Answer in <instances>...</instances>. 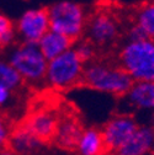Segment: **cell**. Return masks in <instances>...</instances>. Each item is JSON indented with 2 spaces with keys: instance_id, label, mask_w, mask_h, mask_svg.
<instances>
[{
  "instance_id": "obj_6",
  "label": "cell",
  "mask_w": 154,
  "mask_h": 155,
  "mask_svg": "<svg viewBox=\"0 0 154 155\" xmlns=\"http://www.w3.org/2000/svg\"><path fill=\"white\" fill-rule=\"evenodd\" d=\"M62 107L52 104H40L35 105L27 111L26 116L20 120L21 122L36 138L40 139L45 145L53 144L57 128L59 123Z\"/></svg>"
},
{
  "instance_id": "obj_23",
  "label": "cell",
  "mask_w": 154,
  "mask_h": 155,
  "mask_svg": "<svg viewBox=\"0 0 154 155\" xmlns=\"http://www.w3.org/2000/svg\"><path fill=\"white\" fill-rule=\"evenodd\" d=\"M0 155H17V154H15L10 148H4V149H2L0 150Z\"/></svg>"
},
{
  "instance_id": "obj_18",
  "label": "cell",
  "mask_w": 154,
  "mask_h": 155,
  "mask_svg": "<svg viewBox=\"0 0 154 155\" xmlns=\"http://www.w3.org/2000/svg\"><path fill=\"white\" fill-rule=\"evenodd\" d=\"M15 37L14 25L10 18L0 14V48L9 46Z\"/></svg>"
},
{
  "instance_id": "obj_16",
  "label": "cell",
  "mask_w": 154,
  "mask_h": 155,
  "mask_svg": "<svg viewBox=\"0 0 154 155\" xmlns=\"http://www.w3.org/2000/svg\"><path fill=\"white\" fill-rule=\"evenodd\" d=\"M136 24L146 32L148 38L154 40V2H148L139 6Z\"/></svg>"
},
{
  "instance_id": "obj_10",
  "label": "cell",
  "mask_w": 154,
  "mask_h": 155,
  "mask_svg": "<svg viewBox=\"0 0 154 155\" xmlns=\"http://www.w3.org/2000/svg\"><path fill=\"white\" fill-rule=\"evenodd\" d=\"M88 33L90 42L95 45H106L116 40L119 26L115 18L107 12H96L88 21Z\"/></svg>"
},
{
  "instance_id": "obj_11",
  "label": "cell",
  "mask_w": 154,
  "mask_h": 155,
  "mask_svg": "<svg viewBox=\"0 0 154 155\" xmlns=\"http://www.w3.org/2000/svg\"><path fill=\"white\" fill-rule=\"evenodd\" d=\"M45 144L21 123L17 122L12 126L8 148H10L17 155H33L38 153Z\"/></svg>"
},
{
  "instance_id": "obj_5",
  "label": "cell",
  "mask_w": 154,
  "mask_h": 155,
  "mask_svg": "<svg viewBox=\"0 0 154 155\" xmlns=\"http://www.w3.org/2000/svg\"><path fill=\"white\" fill-rule=\"evenodd\" d=\"M10 65L22 78L24 83L46 80L48 61L43 57L37 42H25L10 57Z\"/></svg>"
},
{
  "instance_id": "obj_7",
  "label": "cell",
  "mask_w": 154,
  "mask_h": 155,
  "mask_svg": "<svg viewBox=\"0 0 154 155\" xmlns=\"http://www.w3.org/2000/svg\"><path fill=\"white\" fill-rule=\"evenodd\" d=\"M139 123L131 114H117L110 118L101 128L106 155L116 154L133 135Z\"/></svg>"
},
{
  "instance_id": "obj_19",
  "label": "cell",
  "mask_w": 154,
  "mask_h": 155,
  "mask_svg": "<svg viewBox=\"0 0 154 155\" xmlns=\"http://www.w3.org/2000/svg\"><path fill=\"white\" fill-rule=\"evenodd\" d=\"M75 54L78 55V58L80 59V62L85 65L90 62H92L94 55H95V48H94V43L90 41H82L76 45L75 48H73Z\"/></svg>"
},
{
  "instance_id": "obj_25",
  "label": "cell",
  "mask_w": 154,
  "mask_h": 155,
  "mask_svg": "<svg viewBox=\"0 0 154 155\" xmlns=\"http://www.w3.org/2000/svg\"><path fill=\"white\" fill-rule=\"evenodd\" d=\"M113 155H117V154H113Z\"/></svg>"
},
{
  "instance_id": "obj_15",
  "label": "cell",
  "mask_w": 154,
  "mask_h": 155,
  "mask_svg": "<svg viewBox=\"0 0 154 155\" xmlns=\"http://www.w3.org/2000/svg\"><path fill=\"white\" fill-rule=\"evenodd\" d=\"M126 96L136 108L154 111V83L134 81Z\"/></svg>"
},
{
  "instance_id": "obj_20",
  "label": "cell",
  "mask_w": 154,
  "mask_h": 155,
  "mask_svg": "<svg viewBox=\"0 0 154 155\" xmlns=\"http://www.w3.org/2000/svg\"><path fill=\"white\" fill-rule=\"evenodd\" d=\"M12 126L9 116L5 112H0V150L8 147Z\"/></svg>"
},
{
  "instance_id": "obj_9",
  "label": "cell",
  "mask_w": 154,
  "mask_h": 155,
  "mask_svg": "<svg viewBox=\"0 0 154 155\" xmlns=\"http://www.w3.org/2000/svg\"><path fill=\"white\" fill-rule=\"evenodd\" d=\"M17 30L25 42H37L49 31V16L47 8L27 10L18 20Z\"/></svg>"
},
{
  "instance_id": "obj_14",
  "label": "cell",
  "mask_w": 154,
  "mask_h": 155,
  "mask_svg": "<svg viewBox=\"0 0 154 155\" xmlns=\"http://www.w3.org/2000/svg\"><path fill=\"white\" fill-rule=\"evenodd\" d=\"M75 151L78 155H106L100 128H84Z\"/></svg>"
},
{
  "instance_id": "obj_24",
  "label": "cell",
  "mask_w": 154,
  "mask_h": 155,
  "mask_svg": "<svg viewBox=\"0 0 154 155\" xmlns=\"http://www.w3.org/2000/svg\"><path fill=\"white\" fill-rule=\"evenodd\" d=\"M150 155H154V151H153V153H152V154H150Z\"/></svg>"
},
{
  "instance_id": "obj_1",
  "label": "cell",
  "mask_w": 154,
  "mask_h": 155,
  "mask_svg": "<svg viewBox=\"0 0 154 155\" xmlns=\"http://www.w3.org/2000/svg\"><path fill=\"white\" fill-rule=\"evenodd\" d=\"M133 83V79L119 64L90 62L84 65L82 86L113 96H126Z\"/></svg>"
},
{
  "instance_id": "obj_8",
  "label": "cell",
  "mask_w": 154,
  "mask_h": 155,
  "mask_svg": "<svg viewBox=\"0 0 154 155\" xmlns=\"http://www.w3.org/2000/svg\"><path fill=\"white\" fill-rule=\"evenodd\" d=\"M84 130V127L78 117L69 108H63L61 112L59 123L53 144L64 150H75L78 140Z\"/></svg>"
},
{
  "instance_id": "obj_4",
  "label": "cell",
  "mask_w": 154,
  "mask_h": 155,
  "mask_svg": "<svg viewBox=\"0 0 154 155\" xmlns=\"http://www.w3.org/2000/svg\"><path fill=\"white\" fill-rule=\"evenodd\" d=\"M83 71L84 64L72 48L48 62L46 81L57 90L73 89L82 86Z\"/></svg>"
},
{
  "instance_id": "obj_22",
  "label": "cell",
  "mask_w": 154,
  "mask_h": 155,
  "mask_svg": "<svg viewBox=\"0 0 154 155\" xmlns=\"http://www.w3.org/2000/svg\"><path fill=\"white\" fill-rule=\"evenodd\" d=\"M12 91L4 89V87H0V112H3V108H5L12 99Z\"/></svg>"
},
{
  "instance_id": "obj_13",
  "label": "cell",
  "mask_w": 154,
  "mask_h": 155,
  "mask_svg": "<svg viewBox=\"0 0 154 155\" xmlns=\"http://www.w3.org/2000/svg\"><path fill=\"white\" fill-rule=\"evenodd\" d=\"M74 43L75 41L72 40V38L49 30L38 41V47H40V51L42 52L43 57L49 62L58 55L63 54L64 52L72 49V46Z\"/></svg>"
},
{
  "instance_id": "obj_21",
  "label": "cell",
  "mask_w": 154,
  "mask_h": 155,
  "mask_svg": "<svg viewBox=\"0 0 154 155\" xmlns=\"http://www.w3.org/2000/svg\"><path fill=\"white\" fill-rule=\"evenodd\" d=\"M148 36L146 35V32L137 25V24H133L129 30H128V40L129 42H138V41H143L147 40Z\"/></svg>"
},
{
  "instance_id": "obj_2",
  "label": "cell",
  "mask_w": 154,
  "mask_h": 155,
  "mask_svg": "<svg viewBox=\"0 0 154 155\" xmlns=\"http://www.w3.org/2000/svg\"><path fill=\"white\" fill-rule=\"evenodd\" d=\"M119 65L133 81L154 83V40L128 42L119 54Z\"/></svg>"
},
{
  "instance_id": "obj_12",
  "label": "cell",
  "mask_w": 154,
  "mask_h": 155,
  "mask_svg": "<svg viewBox=\"0 0 154 155\" xmlns=\"http://www.w3.org/2000/svg\"><path fill=\"white\" fill-rule=\"evenodd\" d=\"M154 151V126H141L117 155H150Z\"/></svg>"
},
{
  "instance_id": "obj_17",
  "label": "cell",
  "mask_w": 154,
  "mask_h": 155,
  "mask_svg": "<svg viewBox=\"0 0 154 155\" xmlns=\"http://www.w3.org/2000/svg\"><path fill=\"white\" fill-rule=\"evenodd\" d=\"M22 84V78L10 65V63L0 61V87L8 89L14 92L17 91L18 87H21Z\"/></svg>"
},
{
  "instance_id": "obj_3",
  "label": "cell",
  "mask_w": 154,
  "mask_h": 155,
  "mask_svg": "<svg viewBox=\"0 0 154 155\" xmlns=\"http://www.w3.org/2000/svg\"><path fill=\"white\" fill-rule=\"evenodd\" d=\"M49 30L78 41L86 26L85 10L80 4L59 2L47 8Z\"/></svg>"
}]
</instances>
